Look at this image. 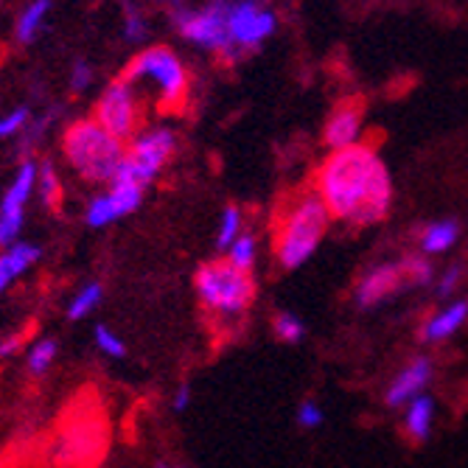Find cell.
Listing matches in <instances>:
<instances>
[{
	"instance_id": "obj_1",
	"label": "cell",
	"mask_w": 468,
	"mask_h": 468,
	"mask_svg": "<svg viewBox=\"0 0 468 468\" xmlns=\"http://www.w3.org/2000/svg\"><path fill=\"white\" fill-rule=\"evenodd\" d=\"M331 219L351 228H370L390 214L393 177L388 163L370 144L331 152L314 172L312 186Z\"/></svg>"
},
{
	"instance_id": "obj_2",
	"label": "cell",
	"mask_w": 468,
	"mask_h": 468,
	"mask_svg": "<svg viewBox=\"0 0 468 468\" xmlns=\"http://www.w3.org/2000/svg\"><path fill=\"white\" fill-rule=\"evenodd\" d=\"M328 225H331V214L323 205L320 194L314 188L294 191L292 199L281 207L275 222V233H272L275 261L289 272L301 270L323 244Z\"/></svg>"
},
{
	"instance_id": "obj_3",
	"label": "cell",
	"mask_w": 468,
	"mask_h": 468,
	"mask_svg": "<svg viewBox=\"0 0 468 468\" xmlns=\"http://www.w3.org/2000/svg\"><path fill=\"white\" fill-rule=\"evenodd\" d=\"M62 149L79 177L88 183H110L126 157L123 141L110 135L96 118L73 121L62 138Z\"/></svg>"
},
{
	"instance_id": "obj_4",
	"label": "cell",
	"mask_w": 468,
	"mask_h": 468,
	"mask_svg": "<svg viewBox=\"0 0 468 468\" xmlns=\"http://www.w3.org/2000/svg\"><path fill=\"white\" fill-rule=\"evenodd\" d=\"M123 81L133 88H146L152 104L160 112H180L188 99V73L175 51L163 46L141 51L130 65H126Z\"/></svg>"
},
{
	"instance_id": "obj_5",
	"label": "cell",
	"mask_w": 468,
	"mask_h": 468,
	"mask_svg": "<svg viewBox=\"0 0 468 468\" xmlns=\"http://www.w3.org/2000/svg\"><path fill=\"white\" fill-rule=\"evenodd\" d=\"M194 289L199 297V306L219 320H239L250 312L255 303V278L247 270L233 267L228 259L222 261H207L197 270Z\"/></svg>"
},
{
	"instance_id": "obj_6",
	"label": "cell",
	"mask_w": 468,
	"mask_h": 468,
	"mask_svg": "<svg viewBox=\"0 0 468 468\" xmlns=\"http://www.w3.org/2000/svg\"><path fill=\"white\" fill-rule=\"evenodd\" d=\"M228 9L230 6L225 0H214V4H207L202 9H180L175 20H177L180 34L188 42H197V46L210 48V51H219L222 59L233 62L241 57V51L233 46V39L228 34Z\"/></svg>"
},
{
	"instance_id": "obj_7",
	"label": "cell",
	"mask_w": 468,
	"mask_h": 468,
	"mask_svg": "<svg viewBox=\"0 0 468 468\" xmlns=\"http://www.w3.org/2000/svg\"><path fill=\"white\" fill-rule=\"evenodd\" d=\"M96 121L118 141H126L138 133L141 104H138V93L133 90L130 81L115 79L112 84H107V90L96 101Z\"/></svg>"
},
{
	"instance_id": "obj_8",
	"label": "cell",
	"mask_w": 468,
	"mask_h": 468,
	"mask_svg": "<svg viewBox=\"0 0 468 468\" xmlns=\"http://www.w3.org/2000/svg\"><path fill=\"white\" fill-rule=\"evenodd\" d=\"M104 423L96 418H76L68 427L59 432V438L54 441V460L62 468H73V465H84L90 463L101 449H104Z\"/></svg>"
},
{
	"instance_id": "obj_9",
	"label": "cell",
	"mask_w": 468,
	"mask_h": 468,
	"mask_svg": "<svg viewBox=\"0 0 468 468\" xmlns=\"http://www.w3.org/2000/svg\"><path fill=\"white\" fill-rule=\"evenodd\" d=\"M175 135L168 130H154V133H146L141 138H135L133 149L126 152L123 157V165L130 168V172L144 183L149 186L154 180V175L160 168L168 163V157L175 154Z\"/></svg>"
},
{
	"instance_id": "obj_10",
	"label": "cell",
	"mask_w": 468,
	"mask_h": 468,
	"mask_svg": "<svg viewBox=\"0 0 468 468\" xmlns=\"http://www.w3.org/2000/svg\"><path fill=\"white\" fill-rule=\"evenodd\" d=\"M272 31H275V15L261 9V4L241 0V4L228 9V34L239 51L259 48Z\"/></svg>"
},
{
	"instance_id": "obj_11",
	"label": "cell",
	"mask_w": 468,
	"mask_h": 468,
	"mask_svg": "<svg viewBox=\"0 0 468 468\" xmlns=\"http://www.w3.org/2000/svg\"><path fill=\"white\" fill-rule=\"evenodd\" d=\"M37 186V165L26 160L17 168V177L9 186L4 202H0V247H9L17 241L20 228H23V214H26V202Z\"/></svg>"
},
{
	"instance_id": "obj_12",
	"label": "cell",
	"mask_w": 468,
	"mask_h": 468,
	"mask_svg": "<svg viewBox=\"0 0 468 468\" xmlns=\"http://www.w3.org/2000/svg\"><path fill=\"white\" fill-rule=\"evenodd\" d=\"M435 378V362L430 356H412L388 385L385 390V407L388 410H404L412 399L427 393Z\"/></svg>"
},
{
	"instance_id": "obj_13",
	"label": "cell",
	"mask_w": 468,
	"mask_h": 468,
	"mask_svg": "<svg viewBox=\"0 0 468 468\" xmlns=\"http://www.w3.org/2000/svg\"><path fill=\"white\" fill-rule=\"evenodd\" d=\"M404 275L399 261H388V264H376L367 272L359 275L356 286H354V303L359 309H373L381 306L390 297H396L404 289Z\"/></svg>"
},
{
	"instance_id": "obj_14",
	"label": "cell",
	"mask_w": 468,
	"mask_h": 468,
	"mask_svg": "<svg viewBox=\"0 0 468 468\" xmlns=\"http://www.w3.org/2000/svg\"><path fill=\"white\" fill-rule=\"evenodd\" d=\"M362 133H365V104L359 99H346L328 115L323 126V144L331 152H336V149L362 144Z\"/></svg>"
},
{
	"instance_id": "obj_15",
	"label": "cell",
	"mask_w": 468,
	"mask_h": 468,
	"mask_svg": "<svg viewBox=\"0 0 468 468\" xmlns=\"http://www.w3.org/2000/svg\"><path fill=\"white\" fill-rule=\"evenodd\" d=\"M468 323V301L460 297V301H449L441 312H435L432 317H427L418 328V339L427 346H438L452 339L463 325Z\"/></svg>"
},
{
	"instance_id": "obj_16",
	"label": "cell",
	"mask_w": 468,
	"mask_h": 468,
	"mask_svg": "<svg viewBox=\"0 0 468 468\" xmlns=\"http://www.w3.org/2000/svg\"><path fill=\"white\" fill-rule=\"evenodd\" d=\"M435 415H438V404L430 393H420L418 399H412L404 407L401 415V435L410 446H423L432 438L435 430Z\"/></svg>"
},
{
	"instance_id": "obj_17",
	"label": "cell",
	"mask_w": 468,
	"mask_h": 468,
	"mask_svg": "<svg viewBox=\"0 0 468 468\" xmlns=\"http://www.w3.org/2000/svg\"><path fill=\"white\" fill-rule=\"evenodd\" d=\"M39 261V247L28 241H15L0 252V294H4L17 278H23Z\"/></svg>"
},
{
	"instance_id": "obj_18",
	"label": "cell",
	"mask_w": 468,
	"mask_h": 468,
	"mask_svg": "<svg viewBox=\"0 0 468 468\" xmlns=\"http://www.w3.org/2000/svg\"><path fill=\"white\" fill-rule=\"evenodd\" d=\"M460 241V222L457 219H438L430 222L418 236V252L423 255H443Z\"/></svg>"
},
{
	"instance_id": "obj_19",
	"label": "cell",
	"mask_w": 468,
	"mask_h": 468,
	"mask_svg": "<svg viewBox=\"0 0 468 468\" xmlns=\"http://www.w3.org/2000/svg\"><path fill=\"white\" fill-rule=\"evenodd\" d=\"M59 356V343L54 336H42L37 339V343L26 351V373L31 378H42V376H48L54 362Z\"/></svg>"
},
{
	"instance_id": "obj_20",
	"label": "cell",
	"mask_w": 468,
	"mask_h": 468,
	"mask_svg": "<svg viewBox=\"0 0 468 468\" xmlns=\"http://www.w3.org/2000/svg\"><path fill=\"white\" fill-rule=\"evenodd\" d=\"M399 267H401V275H404L407 289H418V286L435 283V267L430 261V255H423V252H407L404 259L399 261Z\"/></svg>"
},
{
	"instance_id": "obj_21",
	"label": "cell",
	"mask_w": 468,
	"mask_h": 468,
	"mask_svg": "<svg viewBox=\"0 0 468 468\" xmlns=\"http://www.w3.org/2000/svg\"><path fill=\"white\" fill-rule=\"evenodd\" d=\"M101 297H104V289H101L99 281L84 283L70 297V301H68V320H84V317H90L101 306Z\"/></svg>"
},
{
	"instance_id": "obj_22",
	"label": "cell",
	"mask_w": 468,
	"mask_h": 468,
	"mask_svg": "<svg viewBox=\"0 0 468 468\" xmlns=\"http://www.w3.org/2000/svg\"><path fill=\"white\" fill-rule=\"evenodd\" d=\"M272 334L283 346H301L306 339V334H309V328L294 312H278L272 317Z\"/></svg>"
},
{
	"instance_id": "obj_23",
	"label": "cell",
	"mask_w": 468,
	"mask_h": 468,
	"mask_svg": "<svg viewBox=\"0 0 468 468\" xmlns=\"http://www.w3.org/2000/svg\"><path fill=\"white\" fill-rule=\"evenodd\" d=\"M228 252V261L239 270H247L252 272L255 261H259V239H255L252 233H239V239L225 250Z\"/></svg>"
},
{
	"instance_id": "obj_24",
	"label": "cell",
	"mask_w": 468,
	"mask_h": 468,
	"mask_svg": "<svg viewBox=\"0 0 468 468\" xmlns=\"http://www.w3.org/2000/svg\"><path fill=\"white\" fill-rule=\"evenodd\" d=\"M48 12H51V0H34L31 6H26L17 20V39L31 42L37 37V31L42 28V23H46Z\"/></svg>"
},
{
	"instance_id": "obj_25",
	"label": "cell",
	"mask_w": 468,
	"mask_h": 468,
	"mask_svg": "<svg viewBox=\"0 0 468 468\" xmlns=\"http://www.w3.org/2000/svg\"><path fill=\"white\" fill-rule=\"evenodd\" d=\"M37 186H39V194H42V202L48 207H59V199H62V183L57 177V168L54 163H42L37 168Z\"/></svg>"
},
{
	"instance_id": "obj_26",
	"label": "cell",
	"mask_w": 468,
	"mask_h": 468,
	"mask_svg": "<svg viewBox=\"0 0 468 468\" xmlns=\"http://www.w3.org/2000/svg\"><path fill=\"white\" fill-rule=\"evenodd\" d=\"M241 225H244L241 210H239L236 205L225 207V210H222V219H219V230H217V250H222V252H225V250L239 239Z\"/></svg>"
},
{
	"instance_id": "obj_27",
	"label": "cell",
	"mask_w": 468,
	"mask_h": 468,
	"mask_svg": "<svg viewBox=\"0 0 468 468\" xmlns=\"http://www.w3.org/2000/svg\"><path fill=\"white\" fill-rule=\"evenodd\" d=\"M93 343H96V348H99L107 359H123V356H126L123 339H121L110 325H96V328H93Z\"/></svg>"
},
{
	"instance_id": "obj_28",
	"label": "cell",
	"mask_w": 468,
	"mask_h": 468,
	"mask_svg": "<svg viewBox=\"0 0 468 468\" xmlns=\"http://www.w3.org/2000/svg\"><path fill=\"white\" fill-rule=\"evenodd\" d=\"M294 420H297V427L312 432V430H320L323 423H325V410L317 399H303L301 407H297L294 412Z\"/></svg>"
},
{
	"instance_id": "obj_29",
	"label": "cell",
	"mask_w": 468,
	"mask_h": 468,
	"mask_svg": "<svg viewBox=\"0 0 468 468\" xmlns=\"http://www.w3.org/2000/svg\"><path fill=\"white\" fill-rule=\"evenodd\" d=\"M84 219H88V225L96 228V230L104 228V225H110V222H115L118 214H115V207H112L110 197H107V194L93 197L90 205H88V214H84Z\"/></svg>"
},
{
	"instance_id": "obj_30",
	"label": "cell",
	"mask_w": 468,
	"mask_h": 468,
	"mask_svg": "<svg viewBox=\"0 0 468 468\" xmlns=\"http://www.w3.org/2000/svg\"><path fill=\"white\" fill-rule=\"evenodd\" d=\"M463 275H465L463 264H452L449 270H443V275L435 281V294L438 297H452L457 292V286L463 283Z\"/></svg>"
},
{
	"instance_id": "obj_31",
	"label": "cell",
	"mask_w": 468,
	"mask_h": 468,
	"mask_svg": "<svg viewBox=\"0 0 468 468\" xmlns=\"http://www.w3.org/2000/svg\"><path fill=\"white\" fill-rule=\"evenodd\" d=\"M26 123H28V110L26 107H17V110H12L6 115H0V138L17 135Z\"/></svg>"
},
{
	"instance_id": "obj_32",
	"label": "cell",
	"mask_w": 468,
	"mask_h": 468,
	"mask_svg": "<svg viewBox=\"0 0 468 468\" xmlns=\"http://www.w3.org/2000/svg\"><path fill=\"white\" fill-rule=\"evenodd\" d=\"M23 343H26L23 331H15V334L0 336V359H15V356L23 351Z\"/></svg>"
},
{
	"instance_id": "obj_33",
	"label": "cell",
	"mask_w": 468,
	"mask_h": 468,
	"mask_svg": "<svg viewBox=\"0 0 468 468\" xmlns=\"http://www.w3.org/2000/svg\"><path fill=\"white\" fill-rule=\"evenodd\" d=\"M191 401H194V388L188 385V381H180V388L172 396V410L175 412H188Z\"/></svg>"
},
{
	"instance_id": "obj_34",
	"label": "cell",
	"mask_w": 468,
	"mask_h": 468,
	"mask_svg": "<svg viewBox=\"0 0 468 468\" xmlns=\"http://www.w3.org/2000/svg\"><path fill=\"white\" fill-rule=\"evenodd\" d=\"M144 37H146V26H144L141 15L133 12V9H126V39L141 42Z\"/></svg>"
},
{
	"instance_id": "obj_35",
	"label": "cell",
	"mask_w": 468,
	"mask_h": 468,
	"mask_svg": "<svg viewBox=\"0 0 468 468\" xmlns=\"http://www.w3.org/2000/svg\"><path fill=\"white\" fill-rule=\"evenodd\" d=\"M90 79H93L90 68L84 65V62H76V68H73V73H70V88H73L76 93L88 90V88H90Z\"/></svg>"
},
{
	"instance_id": "obj_36",
	"label": "cell",
	"mask_w": 468,
	"mask_h": 468,
	"mask_svg": "<svg viewBox=\"0 0 468 468\" xmlns=\"http://www.w3.org/2000/svg\"><path fill=\"white\" fill-rule=\"evenodd\" d=\"M154 468H172V465H168V463H154Z\"/></svg>"
},
{
	"instance_id": "obj_37",
	"label": "cell",
	"mask_w": 468,
	"mask_h": 468,
	"mask_svg": "<svg viewBox=\"0 0 468 468\" xmlns=\"http://www.w3.org/2000/svg\"><path fill=\"white\" fill-rule=\"evenodd\" d=\"M172 468H191V465H183V463H180V465H172Z\"/></svg>"
},
{
	"instance_id": "obj_38",
	"label": "cell",
	"mask_w": 468,
	"mask_h": 468,
	"mask_svg": "<svg viewBox=\"0 0 468 468\" xmlns=\"http://www.w3.org/2000/svg\"><path fill=\"white\" fill-rule=\"evenodd\" d=\"M0 59H4V48H0Z\"/></svg>"
},
{
	"instance_id": "obj_39",
	"label": "cell",
	"mask_w": 468,
	"mask_h": 468,
	"mask_svg": "<svg viewBox=\"0 0 468 468\" xmlns=\"http://www.w3.org/2000/svg\"><path fill=\"white\" fill-rule=\"evenodd\" d=\"M252 4H261V0H252Z\"/></svg>"
}]
</instances>
